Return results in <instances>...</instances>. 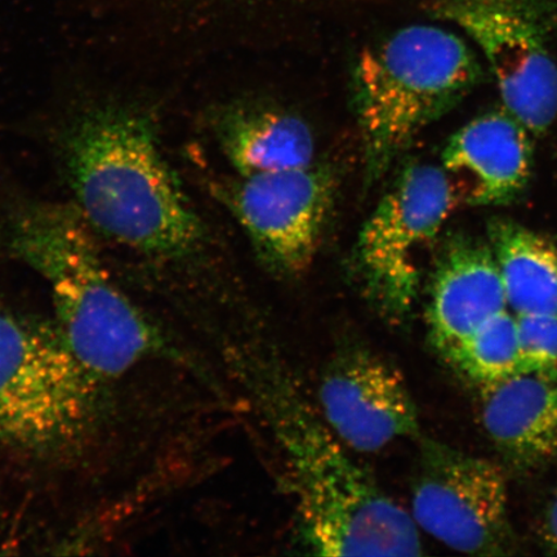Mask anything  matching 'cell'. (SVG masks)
<instances>
[{"mask_svg": "<svg viewBox=\"0 0 557 557\" xmlns=\"http://www.w3.org/2000/svg\"><path fill=\"white\" fill-rule=\"evenodd\" d=\"M269 429L294 500L299 535L322 556H418L412 515L350 455L274 361L234 355Z\"/></svg>", "mask_w": 557, "mask_h": 557, "instance_id": "cell-1", "label": "cell"}, {"mask_svg": "<svg viewBox=\"0 0 557 557\" xmlns=\"http://www.w3.org/2000/svg\"><path fill=\"white\" fill-rule=\"evenodd\" d=\"M65 169L76 208L90 228L136 252L183 257L205 228L143 114L96 107L64 138Z\"/></svg>", "mask_w": 557, "mask_h": 557, "instance_id": "cell-2", "label": "cell"}, {"mask_svg": "<svg viewBox=\"0 0 557 557\" xmlns=\"http://www.w3.org/2000/svg\"><path fill=\"white\" fill-rule=\"evenodd\" d=\"M10 248L51 290L55 326L102 381L131 371L163 347L145 313L103 268L94 230L76 207L27 203L11 214Z\"/></svg>", "mask_w": 557, "mask_h": 557, "instance_id": "cell-3", "label": "cell"}, {"mask_svg": "<svg viewBox=\"0 0 557 557\" xmlns=\"http://www.w3.org/2000/svg\"><path fill=\"white\" fill-rule=\"evenodd\" d=\"M482 79L475 53L441 26H406L366 47L355 61L352 96L369 183Z\"/></svg>", "mask_w": 557, "mask_h": 557, "instance_id": "cell-4", "label": "cell"}, {"mask_svg": "<svg viewBox=\"0 0 557 557\" xmlns=\"http://www.w3.org/2000/svg\"><path fill=\"white\" fill-rule=\"evenodd\" d=\"M102 383L55 324L0 310V444L40 458L74 455L100 428Z\"/></svg>", "mask_w": 557, "mask_h": 557, "instance_id": "cell-5", "label": "cell"}, {"mask_svg": "<svg viewBox=\"0 0 557 557\" xmlns=\"http://www.w3.org/2000/svg\"><path fill=\"white\" fill-rule=\"evenodd\" d=\"M458 206L442 166L412 163L383 195L360 230L352 263L364 297L383 318L412 310L426 252Z\"/></svg>", "mask_w": 557, "mask_h": 557, "instance_id": "cell-6", "label": "cell"}, {"mask_svg": "<svg viewBox=\"0 0 557 557\" xmlns=\"http://www.w3.org/2000/svg\"><path fill=\"white\" fill-rule=\"evenodd\" d=\"M428 11L475 41L504 107L534 136L557 117V65L548 34L556 0H428Z\"/></svg>", "mask_w": 557, "mask_h": 557, "instance_id": "cell-7", "label": "cell"}, {"mask_svg": "<svg viewBox=\"0 0 557 557\" xmlns=\"http://www.w3.org/2000/svg\"><path fill=\"white\" fill-rule=\"evenodd\" d=\"M412 484V518L445 546L470 555L511 547L505 473L487 459L423 441Z\"/></svg>", "mask_w": 557, "mask_h": 557, "instance_id": "cell-8", "label": "cell"}, {"mask_svg": "<svg viewBox=\"0 0 557 557\" xmlns=\"http://www.w3.org/2000/svg\"><path fill=\"white\" fill-rule=\"evenodd\" d=\"M336 194L329 169H302L239 176L224 193L227 207L257 255L282 275L308 270L323 238Z\"/></svg>", "mask_w": 557, "mask_h": 557, "instance_id": "cell-9", "label": "cell"}, {"mask_svg": "<svg viewBox=\"0 0 557 557\" xmlns=\"http://www.w3.org/2000/svg\"><path fill=\"white\" fill-rule=\"evenodd\" d=\"M318 393L320 414L350 451L377 453L420 428L403 375L361 341L334 348Z\"/></svg>", "mask_w": 557, "mask_h": 557, "instance_id": "cell-10", "label": "cell"}, {"mask_svg": "<svg viewBox=\"0 0 557 557\" xmlns=\"http://www.w3.org/2000/svg\"><path fill=\"white\" fill-rule=\"evenodd\" d=\"M532 132L507 109L487 111L458 129L443 151L442 169L459 203H511L533 170Z\"/></svg>", "mask_w": 557, "mask_h": 557, "instance_id": "cell-11", "label": "cell"}, {"mask_svg": "<svg viewBox=\"0 0 557 557\" xmlns=\"http://www.w3.org/2000/svg\"><path fill=\"white\" fill-rule=\"evenodd\" d=\"M508 310L490 243L449 236L438 255L426 311L431 344L443 357L487 320Z\"/></svg>", "mask_w": 557, "mask_h": 557, "instance_id": "cell-12", "label": "cell"}, {"mask_svg": "<svg viewBox=\"0 0 557 557\" xmlns=\"http://www.w3.org/2000/svg\"><path fill=\"white\" fill-rule=\"evenodd\" d=\"M482 423L510 461L535 466L557 457V368L520 372L482 387Z\"/></svg>", "mask_w": 557, "mask_h": 557, "instance_id": "cell-13", "label": "cell"}, {"mask_svg": "<svg viewBox=\"0 0 557 557\" xmlns=\"http://www.w3.org/2000/svg\"><path fill=\"white\" fill-rule=\"evenodd\" d=\"M222 152L238 176L308 166L315 137L301 116L275 108L232 111L219 129Z\"/></svg>", "mask_w": 557, "mask_h": 557, "instance_id": "cell-14", "label": "cell"}, {"mask_svg": "<svg viewBox=\"0 0 557 557\" xmlns=\"http://www.w3.org/2000/svg\"><path fill=\"white\" fill-rule=\"evenodd\" d=\"M487 243L515 315H557V239L512 220L487 226Z\"/></svg>", "mask_w": 557, "mask_h": 557, "instance_id": "cell-15", "label": "cell"}, {"mask_svg": "<svg viewBox=\"0 0 557 557\" xmlns=\"http://www.w3.org/2000/svg\"><path fill=\"white\" fill-rule=\"evenodd\" d=\"M445 358L480 388L520 373L517 315L510 310L499 312L451 348Z\"/></svg>", "mask_w": 557, "mask_h": 557, "instance_id": "cell-16", "label": "cell"}, {"mask_svg": "<svg viewBox=\"0 0 557 557\" xmlns=\"http://www.w3.org/2000/svg\"><path fill=\"white\" fill-rule=\"evenodd\" d=\"M157 11L183 16L205 24L230 16H256L259 13H301L332 10L334 7L358 3L361 0H124Z\"/></svg>", "mask_w": 557, "mask_h": 557, "instance_id": "cell-17", "label": "cell"}, {"mask_svg": "<svg viewBox=\"0 0 557 557\" xmlns=\"http://www.w3.org/2000/svg\"><path fill=\"white\" fill-rule=\"evenodd\" d=\"M520 372L557 368V315H517Z\"/></svg>", "mask_w": 557, "mask_h": 557, "instance_id": "cell-18", "label": "cell"}, {"mask_svg": "<svg viewBox=\"0 0 557 557\" xmlns=\"http://www.w3.org/2000/svg\"><path fill=\"white\" fill-rule=\"evenodd\" d=\"M541 535L547 548L557 555V487L543 513Z\"/></svg>", "mask_w": 557, "mask_h": 557, "instance_id": "cell-19", "label": "cell"}]
</instances>
